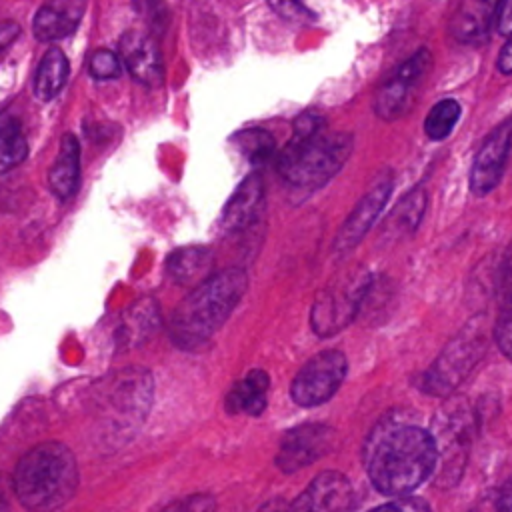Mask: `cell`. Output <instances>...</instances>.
<instances>
[{
	"label": "cell",
	"mask_w": 512,
	"mask_h": 512,
	"mask_svg": "<svg viewBox=\"0 0 512 512\" xmlns=\"http://www.w3.org/2000/svg\"><path fill=\"white\" fill-rule=\"evenodd\" d=\"M134 8L152 26H164V22L168 20V12L160 0H134Z\"/></svg>",
	"instance_id": "34"
},
{
	"label": "cell",
	"mask_w": 512,
	"mask_h": 512,
	"mask_svg": "<svg viewBox=\"0 0 512 512\" xmlns=\"http://www.w3.org/2000/svg\"><path fill=\"white\" fill-rule=\"evenodd\" d=\"M152 402V378L146 370L128 368L114 374L98 392V408H106V420L114 430L138 426Z\"/></svg>",
	"instance_id": "8"
},
{
	"label": "cell",
	"mask_w": 512,
	"mask_h": 512,
	"mask_svg": "<svg viewBox=\"0 0 512 512\" xmlns=\"http://www.w3.org/2000/svg\"><path fill=\"white\" fill-rule=\"evenodd\" d=\"M490 328L486 314L470 318L442 348L436 360L416 378V388L428 396H450L488 352Z\"/></svg>",
	"instance_id": "5"
},
{
	"label": "cell",
	"mask_w": 512,
	"mask_h": 512,
	"mask_svg": "<svg viewBox=\"0 0 512 512\" xmlns=\"http://www.w3.org/2000/svg\"><path fill=\"white\" fill-rule=\"evenodd\" d=\"M496 28L500 34H510L512 32V0H502Z\"/></svg>",
	"instance_id": "35"
},
{
	"label": "cell",
	"mask_w": 512,
	"mask_h": 512,
	"mask_svg": "<svg viewBox=\"0 0 512 512\" xmlns=\"http://www.w3.org/2000/svg\"><path fill=\"white\" fill-rule=\"evenodd\" d=\"M498 70L504 74H512V32L508 34L506 44L502 46L500 54H498Z\"/></svg>",
	"instance_id": "37"
},
{
	"label": "cell",
	"mask_w": 512,
	"mask_h": 512,
	"mask_svg": "<svg viewBox=\"0 0 512 512\" xmlns=\"http://www.w3.org/2000/svg\"><path fill=\"white\" fill-rule=\"evenodd\" d=\"M334 430L322 422H306L282 434L274 458L276 468L284 474L298 472L326 454L332 446Z\"/></svg>",
	"instance_id": "11"
},
{
	"label": "cell",
	"mask_w": 512,
	"mask_h": 512,
	"mask_svg": "<svg viewBox=\"0 0 512 512\" xmlns=\"http://www.w3.org/2000/svg\"><path fill=\"white\" fill-rule=\"evenodd\" d=\"M68 72H70V68H68V58L64 56V52L60 48H50L42 56L40 66L36 70L34 94L40 100H52L54 96H58V92L66 84Z\"/></svg>",
	"instance_id": "22"
},
{
	"label": "cell",
	"mask_w": 512,
	"mask_h": 512,
	"mask_svg": "<svg viewBox=\"0 0 512 512\" xmlns=\"http://www.w3.org/2000/svg\"><path fill=\"white\" fill-rule=\"evenodd\" d=\"M264 204V182L260 174H248L232 192L220 214V228L224 232H240L254 224Z\"/></svg>",
	"instance_id": "17"
},
{
	"label": "cell",
	"mask_w": 512,
	"mask_h": 512,
	"mask_svg": "<svg viewBox=\"0 0 512 512\" xmlns=\"http://www.w3.org/2000/svg\"><path fill=\"white\" fill-rule=\"evenodd\" d=\"M372 288V276L364 264H354L332 276L314 296L310 328L320 338L342 332L360 312Z\"/></svg>",
	"instance_id": "6"
},
{
	"label": "cell",
	"mask_w": 512,
	"mask_h": 512,
	"mask_svg": "<svg viewBox=\"0 0 512 512\" xmlns=\"http://www.w3.org/2000/svg\"><path fill=\"white\" fill-rule=\"evenodd\" d=\"M214 510H216V498L208 492H196L170 502L162 512H214Z\"/></svg>",
	"instance_id": "30"
},
{
	"label": "cell",
	"mask_w": 512,
	"mask_h": 512,
	"mask_svg": "<svg viewBox=\"0 0 512 512\" xmlns=\"http://www.w3.org/2000/svg\"><path fill=\"white\" fill-rule=\"evenodd\" d=\"M248 288V274L242 268H224L206 276L174 308L170 336L176 346L196 350L230 318Z\"/></svg>",
	"instance_id": "2"
},
{
	"label": "cell",
	"mask_w": 512,
	"mask_h": 512,
	"mask_svg": "<svg viewBox=\"0 0 512 512\" xmlns=\"http://www.w3.org/2000/svg\"><path fill=\"white\" fill-rule=\"evenodd\" d=\"M446 398L448 400L434 414L432 426L428 428L438 450L434 482L440 488H450L460 482L476 430L472 406L460 396L450 394Z\"/></svg>",
	"instance_id": "7"
},
{
	"label": "cell",
	"mask_w": 512,
	"mask_h": 512,
	"mask_svg": "<svg viewBox=\"0 0 512 512\" xmlns=\"http://www.w3.org/2000/svg\"><path fill=\"white\" fill-rule=\"evenodd\" d=\"M346 374V356L334 348L322 350L306 360V364L296 372L290 384V396L302 408L320 406L338 392Z\"/></svg>",
	"instance_id": "9"
},
{
	"label": "cell",
	"mask_w": 512,
	"mask_h": 512,
	"mask_svg": "<svg viewBox=\"0 0 512 512\" xmlns=\"http://www.w3.org/2000/svg\"><path fill=\"white\" fill-rule=\"evenodd\" d=\"M270 378L264 370H250L242 380H238L226 394L224 406L230 414L260 416L268 404Z\"/></svg>",
	"instance_id": "21"
},
{
	"label": "cell",
	"mask_w": 512,
	"mask_h": 512,
	"mask_svg": "<svg viewBox=\"0 0 512 512\" xmlns=\"http://www.w3.org/2000/svg\"><path fill=\"white\" fill-rule=\"evenodd\" d=\"M20 34V26L12 20L0 22V50H4L6 46H10Z\"/></svg>",
	"instance_id": "36"
},
{
	"label": "cell",
	"mask_w": 512,
	"mask_h": 512,
	"mask_svg": "<svg viewBox=\"0 0 512 512\" xmlns=\"http://www.w3.org/2000/svg\"><path fill=\"white\" fill-rule=\"evenodd\" d=\"M492 338L502 350L512 360V294L506 298L494 326H492Z\"/></svg>",
	"instance_id": "28"
},
{
	"label": "cell",
	"mask_w": 512,
	"mask_h": 512,
	"mask_svg": "<svg viewBox=\"0 0 512 512\" xmlns=\"http://www.w3.org/2000/svg\"><path fill=\"white\" fill-rule=\"evenodd\" d=\"M366 512H432L428 502L416 496H398L386 504H380L376 508H370Z\"/></svg>",
	"instance_id": "32"
},
{
	"label": "cell",
	"mask_w": 512,
	"mask_h": 512,
	"mask_svg": "<svg viewBox=\"0 0 512 512\" xmlns=\"http://www.w3.org/2000/svg\"><path fill=\"white\" fill-rule=\"evenodd\" d=\"M88 70H90V76H94L98 80L118 78L122 72V60L112 50H98L90 56Z\"/></svg>",
	"instance_id": "29"
},
{
	"label": "cell",
	"mask_w": 512,
	"mask_h": 512,
	"mask_svg": "<svg viewBox=\"0 0 512 512\" xmlns=\"http://www.w3.org/2000/svg\"><path fill=\"white\" fill-rule=\"evenodd\" d=\"M470 512H512V474L500 484L488 488L472 504Z\"/></svg>",
	"instance_id": "27"
},
{
	"label": "cell",
	"mask_w": 512,
	"mask_h": 512,
	"mask_svg": "<svg viewBox=\"0 0 512 512\" xmlns=\"http://www.w3.org/2000/svg\"><path fill=\"white\" fill-rule=\"evenodd\" d=\"M80 472L74 452L62 442L30 448L14 470V492L32 512H56L76 494Z\"/></svg>",
	"instance_id": "3"
},
{
	"label": "cell",
	"mask_w": 512,
	"mask_h": 512,
	"mask_svg": "<svg viewBox=\"0 0 512 512\" xmlns=\"http://www.w3.org/2000/svg\"><path fill=\"white\" fill-rule=\"evenodd\" d=\"M88 0H44L38 8L32 32L40 42H54L70 36L80 24Z\"/></svg>",
	"instance_id": "18"
},
{
	"label": "cell",
	"mask_w": 512,
	"mask_h": 512,
	"mask_svg": "<svg viewBox=\"0 0 512 512\" xmlns=\"http://www.w3.org/2000/svg\"><path fill=\"white\" fill-rule=\"evenodd\" d=\"M460 118V104L454 98H444L436 102L424 120V132L430 140H444L454 130Z\"/></svg>",
	"instance_id": "25"
},
{
	"label": "cell",
	"mask_w": 512,
	"mask_h": 512,
	"mask_svg": "<svg viewBox=\"0 0 512 512\" xmlns=\"http://www.w3.org/2000/svg\"><path fill=\"white\" fill-rule=\"evenodd\" d=\"M354 148L348 132H320L310 138H290L278 156V174L296 190H316L332 180Z\"/></svg>",
	"instance_id": "4"
},
{
	"label": "cell",
	"mask_w": 512,
	"mask_h": 512,
	"mask_svg": "<svg viewBox=\"0 0 512 512\" xmlns=\"http://www.w3.org/2000/svg\"><path fill=\"white\" fill-rule=\"evenodd\" d=\"M432 66V54L428 48L416 50L410 58H406L394 74L384 80L374 94V112L382 120H398L406 114L412 104L414 90L428 74Z\"/></svg>",
	"instance_id": "10"
},
{
	"label": "cell",
	"mask_w": 512,
	"mask_h": 512,
	"mask_svg": "<svg viewBox=\"0 0 512 512\" xmlns=\"http://www.w3.org/2000/svg\"><path fill=\"white\" fill-rule=\"evenodd\" d=\"M354 490L350 480L336 472H320L282 512H346L352 504Z\"/></svg>",
	"instance_id": "14"
},
{
	"label": "cell",
	"mask_w": 512,
	"mask_h": 512,
	"mask_svg": "<svg viewBox=\"0 0 512 512\" xmlns=\"http://www.w3.org/2000/svg\"><path fill=\"white\" fill-rule=\"evenodd\" d=\"M502 0H460L450 20V34L462 44H482L498 20Z\"/></svg>",
	"instance_id": "16"
},
{
	"label": "cell",
	"mask_w": 512,
	"mask_h": 512,
	"mask_svg": "<svg viewBox=\"0 0 512 512\" xmlns=\"http://www.w3.org/2000/svg\"><path fill=\"white\" fill-rule=\"evenodd\" d=\"M512 150V116L502 120L478 148L470 168V192L476 196L490 194L506 168V160Z\"/></svg>",
	"instance_id": "13"
},
{
	"label": "cell",
	"mask_w": 512,
	"mask_h": 512,
	"mask_svg": "<svg viewBox=\"0 0 512 512\" xmlns=\"http://www.w3.org/2000/svg\"><path fill=\"white\" fill-rule=\"evenodd\" d=\"M426 204H428V194L420 186L410 190L406 196H402L380 226V236H378L380 244L392 246L410 238L418 230L424 218Z\"/></svg>",
	"instance_id": "19"
},
{
	"label": "cell",
	"mask_w": 512,
	"mask_h": 512,
	"mask_svg": "<svg viewBox=\"0 0 512 512\" xmlns=\"http://www.w3.org/2000/svg\"><path fill=\"white\" fill-rule=\"evenodd\" d=\"M80 184V144L74 134H64L58 156L48 172V186L60 200H70Z\"/></svg>",
	"instance_id": "20"
},
{
	"label": "cell",
	"mask_w": 512,
	"mask_h": 512,
	"mask_svg": "<svg viewBox=\"0 0 512 512\" xmlns=\"http://www.w3.org/2000/svg\"><path fill=\"white\" fill-rule=\"evenodd\" d=\"M282 506H284L282 500H272V502H266L258 512H282Z\"/></svg>",
	"instance_id": "38"
},
{
	"label": "cell",
	"mask_w": 512,
	"mask_h": 512,
	"mask_svg": "<svg viewBox=\"0 0 512 512\" xmlns=\"http://www.w3.org/2000/svg\"><path fill=\"white\" fill-rule=\"evenodd\" d=\"M324 124L326 120L314 112V110H306L302 112L296 120H294V132H292V138H310V136H316L324 130Z\"/></svg>",
	"instance_id": "33"
},
{
	"label": "cell",
	"mask_w": 512,
	"mask_h": 512,
	"mask_svg": "<svg viewBox=\"0 0 512 512\" xmlns=\"http://www.w3.org/2000/svg\"><path fill=\"white\" fill-rule=\"evenodd\" d=\"M212 264V252L204 246H190V248H180L170 254L168 258V274L180 282H202L206 278V272Z\"/></svg>",
	"instance_id": "23"
},
{
	"label": "cell",
	"mask_w": 512,
	"mask_h": 512,
	"mask_svg": "<svg viewBox=\"0 0 512 512\" xmlns=\"http://www.w3.org/2000/svg\"><path fill=\"white\" fill-rule=\"evenodd\" d=\"M120 60L128 72L146 86H158L164 78L162 56L150 34L142 30H128L118 44Z\"/></svg>",
	"instance_id": "15"
},
{
	"label": "cell",
	"mask_w": 512,
	"mask_h": 512,
	"mask_svg": "<svg viewBox=\"0 0 512 512\" xmlns=\"http://www.w3.org/2000/svg\"><path fill=\"white\" fill-rule=\"evenodd\" d=\"M234 144L244 154V158H248L254 164L266 162L276 150V142L272 134L266 132L264 128L240 130L238 134H234Z\"/></svg>",
	"instance_id": "26"
},
{
	"label": "cell",
	"mask_w": 512,
	"mask_h": 512,
	"mask_svg": "<svg viewBox=\"0 0 512 512\" xmlns=\"http://www.w3.org/2000/svg\"><path fill=\"white\" fill-rule=\"evenodd\" d=\"M394 186V176L390 172H384L378 176V180L366 190V194L358 200V204L352 208L348 218L338 228V234L334 238V252L338 256H344L356 248V244L368 234L380 212L384 210Z\"/></svg>",
	"instance_id": "12"
},
{
	"label": "cell",
	"mask_w": 512,
	"mask_h": 512,
	"mask_svg": "<svg viewBox=\"0 0 512 512\" xmlns=\"http://www.w3.org/2000/svg\"><path fill=\"white\" fill-rule=\"evenodd\" d=\"M28 156V140L16 116L0 112V174L16 168Z\"/></svg>",
	"instance_id": "24"
},
{
	"label": "cell",
	"mask_w": 512,
	"mask_h": 512,
	"mask_svg": "<svg viewBox=\"0 0 512 512\" xmlns=\"http://www.w3.org/2000/svg\"><path fill=\"white\" fill-rule=\"evenodd\" d=\"M0 512H10V506H8V500L6 496L0 492Z\"/></svg>",
	"instance_id": "39"
},
{
	"label": "cell",
	"mask_w": 512,
	"mask_h": 512,
	"mask_svg": "<svg viewBox=\"0 0 512 512\" xmlns=\"http://www.w3.org/2000/svg\"><path fill=\"white\" fill-rule=\"evenodd\" d=\"M268 6L288 22H312L314 12L302 0H268Z\"/></svg>",
	"instance_id": "31"
},
{
	"label": "cell",
	"mask_w": 512,
	"mask_h": 512,
	"mask_svg": "<svg viewBox=\"0 0 512 512\" xmlns=\"http://www.w3.org/2000/svg\"><path fill=\"white\" fill-rule=\"evenodd\" d=\"M362 460L372 486L384 496L398 498L434 476L438 450L428 428L390 414L366 436Z\"/></svg>",
	"instance_id": "1"
}]
</instances>
